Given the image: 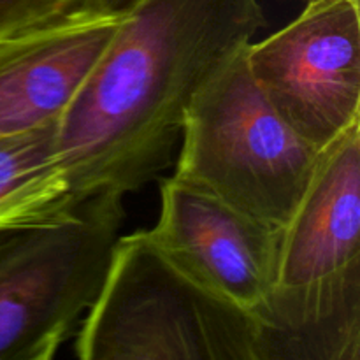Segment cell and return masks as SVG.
I'll list each match as a JSON object with an SVG mask.
<instances>
[{
    "instance_id": "cell-1",
    "label": "cell",
    "mask_w": 360,
    "mask_h": 360,
    "mask_svg": "<svg viewBox=\"0 0 360 360\" xmlns=\"http://www.w3.org/2000/svg\"><path fill=\"white\" fill-rule=\"evenodd\" d=\"M266 25L260 0H130L111 42L58 123L76 200L132 193L174 158L197 91Z\"/></svg>"
},
{
    "instance_id": "cell-2",
    "label": "cell",
    "mask_w": 360,
    "mask_h": 360,
    "mask_svg": "<svg viewBox=\"0 0 360 360\" xmlns=\"http://www.w3.org/2000/svg\"><path fill=\"white\" fill-rule=\"evenodd\" d=\"M74 352L81 360H253V322L136 231L116 239Z\"/></svg>"
},
{
    "instance_id": "cell-3",
    "label": "cell",
    "mask_w": 360,
    "mask_h": 360,
    "mask_svg": "<svg viewBox=\"0 0 360 360\" xmlns=\"http://www.w3.org/2000/svg\"><path fill=\"white\" fill-rule=\"evenodd\" d=\"M245 49L217 70L186 108L172 176L281 229L322 150L278 115L253 81Z\"/></svg>"
},
{
    "instance_id": "cell-4",
    "label": "cell",
    "mask_w": 360,
    "mask_h": 360,
    "mask_svg": "<svg viewBox=\"0 0 360 360\" xmlns=\"http://www.w3.org/2000/svg\"><path fill=\"white\" fill-rule=\"evenodd\" d=\"M125 221L109 190L32 224L0 227V360H49L76 336Z\"/></svg>"
},
{
    "instance_id": "cell-5",
    "label": "cell",
    "mask_w": 360,
    "mask_h": 360,
    "mask_svg": "<svg viewBox=\"0 0 360 360\" xmlns=\"http://www.w3.org/2000/svg\"><path fill=\"white\" fill-rule=\"evenodd\" d=\"M253 81L316 150L360 122L359 0H309L281 30L245 49Z\"/></svg>"
},
{
    "instance_id": "cell-6",
    "label": "cell",
    "mask_w": 360,
    "mask_h": 360,
    "mask_svg": "<svg viewBox=\"0 0 360 360\" xmlns=\"http://www.w3.org/2000/svg\"><path fill=\"white\" fill-rule=\"evenodd\" d=\"M151 241L218 297L250 311L278 281L280 227L171 176Z\"/></svg>"
},
{
    "instance_id": "cell-7",
    "label": "cell",
    "mask_w": 360,
    "mask_h": 360,
    "mask_svg": "<svg viewBox=\"0 0 360 360\" xmlns=\"http://www.w3.org/2000/svg\"><path fill=\"white\" fill-rule=\"evenodd\" d=\"M120 20L122 11L77 9L0 42V136L62 118Z\"/></svg>"
},
{
    "instance_id": "cell-8",
    "label": "cell",
    "mask_w": 360,
    "mask_h": 360,
    "mask_svg": "<svg viewBox=\"0 0 360 360\" xmlns=\"http://www.w3.org/2000/svg\"><path fill=\"white\" fill-rule=\"evenodd\" d=\"M360 266V122L320 151L311 179L280 229L276 285L313 283Z\"/></svg>"
},
{
    "instance_id": "cell-9",
    "label": "cell",
    "mask_w": 360,
    "mask_h": 360,
    "mask_svg": "<svg viewBox=\"0 0 360 360\" xmlns=\"http://www.w3.org/2000/svg\"><path fill=\"white\" fill-rule=\"evenodd\" d=\"M253 360H360V266L273 290L250 309Z\"/></svg>"
},
{
    "instance_id": "cell-10",
    "label": "cell",
    "mask_w": 360,
    "mask_h": 360,
    "mask_svg": "<svg viewBox=\"0 0 360 360\" xmlns=\"http://www.w3.org/2000/svg\"><path fill=\"white\" fill-rule=\"evenodd\" d=\"M58 123L0 136V227L46 220L79 202L60 165Z\"/></svg>"
},
{
    "instance_id": "cell-11",
    "label": "cell",
    "mask_w": 360,
    "mask_h": 360,
    "mask_svg": "<svg viewBox=\"0 0 360 360\" xmlns=\"http://www.w3.org/2000/svg\"><path fill=\"white\" fill-rule=\"evenodd\" d=\"M77 9L88 0H0V42Z\"/></svg>"
},
{
    "instance_id": "cell-12",
    "label": "cell",
    "mask_w": 360,
    "mask_h": 360,
    "mask_svg": "<svg viewBox=\"0 0 360 360\" xmlns=\"http://www.w3.org/2000/svg\"><path fill=\"white\" fill-rule=\"evenodd\" d=\"M130 0H88V9L98 13H120Z\"/></svg>"
},
{
    "instance_id": "cell-13",
    "label": "cell",
    "mask_w": 360,
    "mask_h": 360,
    "mask_svg": "<svg viewBox=\"0 0 360 360\" xmlns=\"http://www.w3.org/2000/svg\"><path fill=\"white\" fill-rule=\"evenodd\" d=\"M302 2H309V0H302Z\"/></svg>"
}]
</instances>
